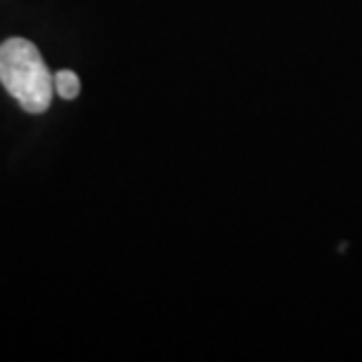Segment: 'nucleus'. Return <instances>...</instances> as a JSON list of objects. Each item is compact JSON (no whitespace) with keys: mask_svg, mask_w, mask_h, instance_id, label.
Here are the masks:
<instances>
[{"mask_svg":"<svg viewBox=\"0 0 362 362\" xmlns=\"http://www.w3.org/2000/svg\"><path fill=\"white\" fill-rule=\"evenodd\" d=\"M54 90L59 94L62 99H76L81 94V81L74 71L64 69V71H57L54 76Z\"/></svg>","mask_w":362,"mask_h":362,"instance_id":"nucleus-2","label":"nucleus"},{"mask_svg":"<svg viewBox=\"0 0 362 362\" xmlns=\"http://www.w3.org/2000/svg\"><path fill=\"white\" fill-rule=\"evenodd\" d=\"M0 83L28 113H45L54 94V76L38 47L26 38H10L0 45Z\"/></svg>","mask_w":362,"mask_h":362,"instance_id":"nucleus-1","label":"nucleus"}]
</instances>
